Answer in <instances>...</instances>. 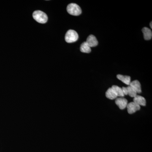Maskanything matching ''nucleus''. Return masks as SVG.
Instances as JSON below:
<instances>
[{
  "instance_id": "obj_16",
  "label": "nucleus",
  "mask_w": 152,
  "mask_h": 152,
  "mask_svg": "<svg viewBox=\"0 0 152 152\" xmlns=\"http://www.w3.org/2000/svg\"><path fill=\"white\" fill-rule=\"evenodd\" d=\"M152 22H151V23H150V27H151V28H152Z\"/></svg>"
},
{
  "instance_id": "obj_4",
  "label": "nucleus",
  "mask_w": 152,
  "mask_h": 152,
  "mask_svg": "<svg viewBox=\"0 0 152 152\" xmlns=\"http://www.w3.org/2000/svg\"><path fill=\"white\" fill-rule=\"evenodd\" d=\"M126 107L127 108L128 113L130 114L134 113L140 109V106L135 103L134 102L128 104Z\"/></svg>"
},
{
  "instance_id": "obj_12",
  "label": "nucleus",
  "mask_w": 152,
  "mask_h": 152,
  "mask_svg": "<svg viewBox=\"0 0 152 152\" xmlns=\"http://www.w3.org/2000/svg\"><path fill=\"white\" fill-rule=\"evenodd\" d=\"M80 50L82 53H91V48H90L89 46L88 45L86 42H84L81 45Z\"/></svg>"
},
{
  "instance_id": "obj_1",
  "label": "nucleus",
  "mask_w": 152,
  "mask_h": 152,
  "mask_svg": "<svg viewBox=\"0 0 152 152\" xmlns=\"http://www.w3.org/2000/svg\"><path fill=\"white\" fill-rule=\"evenodd\" d=\"M33 17L36 21L40 23H45L48 21V16L45 12L41 11H35L33 13Z\"/></svg>"
},
{
  "instance_id": "obj_5",
  "label": "nucleus",
  "mask_w": 152,
  "mask_h": 152,
  "mask_svg": "<svg viewBox=\"0 0 152 152\" xmlns=\"http://www.w3.org/2000/svg\"><path fill=\"white\" fill-rule=\"evenodd\" d=\"M115 104L120 109L124 110L128 104V101L125 98H117L115 100Z\"/></svg>"
},
{
  "instance_id": "obj_14",
  "label": "nucleus",
  "mask_w": 152,
  "mask_h": 152,
  "mask_svg": "<svg viewBox=\"0 0 152 152\" xmlns=\"http://www.w3.org/2000/svg\"><path fill=\"white\" fill-rule=\"evenodd\" d=\"M127 89L128 95H129L131 97L134 98L137 96V92L130 86L127 87Z\"/></svg>"
},
{
  "instance_id": "obj_9",
  "label": "nucleus",
  "mask_w": 152,
  "mask_h": 152,
  "mask_svg": "<svg viewBox=\"0 0 152 152\" xmlns=\"http://www.w3.org/2000/svg\"><path fill=\"white\" fill-rule=\"evenodd\" d=\"M143 34L144 38L145 40H150L151 39L152 32L151 30L147 27H144L142 29Z\"/></svg>"
},
{
  "instance_id": "obj_2",
  "label": "nucleus",
  "mask_w": 152,
  "mask_h": 152,
  "mask_svg": "<svg viewBox=\"0 0 152 152\" xmlns=\"http://www.w3.org/2000/svg\"><path fill=\"white\" fill-rule=\"evenodd\" d=\"M68 13L73 16L80 15L82 13V10L80 6L74 3L68 5L67 7Z\"/></svg>"
},
{
  "instance_id": "obj_7",
  "label": "nucleus",
  "mask_w": 152,
  "mask_h": 152,
  "mask_svg": "<svg viewBox=\"0 0 152 152\" xmlns=\"http://www.w3.org/2000/svg\"><path fill=\"white\" fill-rule=\"evenodd\" d=\"M134 90L137 94H140L142 92L141 87L140 83L138 80H135L131 82L129 85Z\"/></svg>"
},
{
  "instance_id": "obj_15",
  "label": "nucleus",
  "mask_w": 152,
  "mask_h": 152,
  "mask_svg": "<svg viewBox=\"0 0 152 152\" xmlns=\"http://www.w3.org/2000/svg\"><path fill=\"white\" fill-rule=\"evenodd\" d=\"M122 89L123 92L124 93V95H127V87H123L122 88Z\"/></svg>"
},
{
  "instance_id": "obj_6",
  "label": "nucleus",
  "mask_w": 152,
  "mask_h": 152,
  "mask_svg": "<svg viewBox=\"0 0 152 152\" xmlns=\"http://www.w3.org/2000/svg\"><path fill=\"white\" fill-rule=\"evenodd\" d=\"M86 42L90 48L96 47L98 45V41L96 38L93 35H90L87 38Z\"/></svg>"
},
{
  "instance_id": "obj_8",
  "label": "nucleus",
  "mask_w": 152,
  "mask_h": 152,
  "mask_svg": "<svg viewBox=\"0 0 152 152\" xmlns=\"http://www.w3.org/2000/svg\"><path fill=\"white\" fill-rule=\"evenodd\" d=\"M134 102L138 105L145 106L146 105V100L142 96L137 95L134 98Z\"/></svg>"
},
{
  "instance_id": "obj_3",
  "label": "nucleus",
  "mask_w": 152,
  "mask_h": 152,
  "mask_svg": "<svg viewBox=\"0 0 152 152\" xmlns=\"http://www.w3.org/2000/svg\"><path fill=\"white\" fill-rule=\"evenodd\" d=\"M79 35L75 31L73 30H69L67 32L65 35V39L66 42L69 43L75 42L77 40Z\"/></svg>"
},
{
  "instance_id": "obj_10",
  "label": "nucleus",
  "mask_w": 152,
  "mask_h": 152,
  "mask_svg": "<svg viewBox=\"0 0 152 152\" xmlns=\"http://www.w3.org/2000/svg\"><path fill=\"white\" fill-rule=\"evenodd\" d=\"M118 79L121 81L125 84L129 86L131 83V77L129 76H124L122 75H118L117 76Z\"/></svg>"
},
{
  "instance_id": "obj_11",
  "label": "nucleus",
  "mask_w": 152,
  "mask_h": 152,
  "mask_svg": "<svg viewBox=\"0 0 152 152\" xmlns=\"http://www.w3.org/2000/svg\"><path fill=\"white\" fill-rule=\"evenodd\" d=\"M111 88L117 97H124L125 96L123 92L122 88L117 86H113Z\"/></svg>"
},
{
  "instance_id": "obj_13",
  "label": "nucleus",
  "mask_w": 152,
  "mask_h": 152,
  "mask_svg": "<svg viewBox=\"0 0 152 152\" xmlns=\"http://www.w3.org/2000/svg\"><path fill=\"white\" fill-rule=\"evenodd\" d=\"M106 96L107 98L111 100H113L116 99L117 96L114 93L111 88H109L106 93Z\"/></svg>"
}]
</instances>
